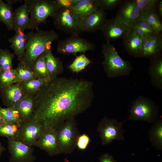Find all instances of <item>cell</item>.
Here are the masks:
<instances>
[{"label": "cell", "mask_w": 162, "mask_h": 162, "mask_svg": "<svg viewBox=\"0 0 162 162\" xmlns=\"http://www.w3.org/2000/svg\"><path fill=\"white\" fill-rule=\"evenodd\" d=\"M93 86L92 82L82 78L57 77L50 80L34 94L31 119L45 128L56 129L91 106L94 97Z\"/></svg>", "instance_id": "1"}, {"label": "cell", "mask_w": 162, "mask_h": 162, "mask_svg": "<svg viewBox=\"0 0 162 162\" xmlns=\"http://www.w3.org/2000/svg\"><path fill=\"white\" fill-rule=\"evenodd\" d=\"M28 38L25 56L21 60L32 68L36 58L47 50L51 49L52 42L58 40V34L54 30H33L27 34Z\"/></svg>", "instance_id": "2"}, {"label": "cell", "mask_w": 162, "mask_h": 162, "mask_svg": "<svg viewBox=\"0 0 162 162\" xmlns=\"http://www.w3.org/2000/svg\"><path fill=\"white\" fill-rule=\"evenodd\" d=\"M102 47L104 58L102 64L106 76L112 78L129 75L133 69L130 62L123 60L110 42L104 44Z\"/></svg>", "instance_id": "3"}, {"label": "cell", "mask_w": 162, "mask_h": 162, "mask_svg": "<svg viewBox=\"0 0 162 162\" xmlns=\"http://www.w3.org/2000/svg\"><path fill=\"white\" fill-rule=\"evenodd\" d=\"M30 15L29 29L39 30L41 24H45L48 17L53 18L61 7L56 0H28Z\"/></svg>", "instance_id": "4"}, {"label": "cell", "mask_w": 162, "mask_h": 162, "mask_svg": "<svg viewBox=\"0 0 162 162\" xmlns=\"http://www.w3.org/2000/svg\"><path fill=\"white\" fill-rule=\"evenodd\" d=\"M60 154L72 153L76 147L80 134L75 118L68 119L56 128Z\"/></svg>", "instance_id": "5"}, {"label": "cell", "mask_w": 162, "mask_h": 162, "mask_svg": "<svg viewBox=\"0 0 162 162\" xmlns=\"http://www.w3.org/2000/svg\"><path fill=\"white\" fill-rule=\"evenodd\" d=\"M129 112L128 119L145 121L151 123L157 118L159 111L158 107L153 101L141 95L133 102Z\"/></svg>", "instance_id": "6"}, {"label": "cell", "mask_w": 162, "mask_h": 162, "mask_svg": "<svg viewBox=\"0 0 162 162\" xmlns=\"http://www.w3.org/2000/svg\"><path fill=\"white\" fill-rule=\"evenodd\" d=\"M53 18L56 28L64 33L79 35L82 32V19L70 8L61 7Z\"/></svg>", "instance_id": "7"}, {"label": "cell", "mask_w": 162, "mask_h": 162, "mask_svg": "<svg viewBox=\"0 0 162 162\" xmlns=\"http://www.w3.org/2000/svg\"><path fill=\"white\" fill-rule=\"evenodd\" d=\"M94 44L80 38L79 35H73L63 40H59L56 48L57 52L64 55H76L77 53L83 54L95 49Z\"/></svg>", "instance_id": "8"}, {"label": "cell", "mask_w": 162, "mask_h": 162, "mask_svg": "<svg viewBox=\"0 0 162 162\" xmlns=\"http://www.w3.org/2000/svg\"><path fill=\"white\" fill-rule=\"evenodd\" d=\"M124 122H118L114 119L104 117L99 123L97 130L100 133L102 144H109L114 140L124 139L123 135L122 124Z\"/></svg>", "instance_id": "9"}, {"label": "cell", "mask_w": 162, "mask_h": 162, "mask_svg": "<svg viewBox=\"0 0 162 162\" xmlns=\"http://www.w3.org/2000/svg\"><path fill=\"white\" fill-rule=\"evenodd\" d=\"M116 17L122 24L132 29L140 20L142 14L133 0L122 1Z\"/></svg>", "instance_id": "10"}, {"label": "cell", "mask_w": 162, "mask_h": 162, "mask_svg": "<svg viewBox=\"0 0 162 162\" xmlns=\"http://www.w3.org/2000/svg\"><path fill=\"white\" fill-rule=\"evenodd\" d=\"M9 162H34L36 159L32 146L13 138H7Z\"/></svg>", "instance_id": "11"}, {"label": "cell", "mask_w": 162, "mask_h": 162, "mask_svg": "<svg viewBox=\"0 0 162 162\" xmlns=\"http://www.w3.org/2000/svg\"><path fill=\"white\" fill-rule=\"evenodd\" d=\"M45 129L41 124L32 119L22 122L16 140L28 146H34Z\"/></svg>", "instance_id": "12"}, {"label": "cell", "mask_w": 162, "mask_h": 162, "mask_svg": "<svg viewBox=\"0 0 162 162\" xmlns=\"http://www.w3.org/2000/svg\"><path fill=\"white\" fill-rule=\"evenodd\" d=\"M132 30L122 24L115 17L107 19L100 30L106 42H110L118 39H125Z\"/></svg>", "instance_id": "13"}, {"label": "cell", "mask_w": 162, "mask_h": 162, "mask_svg": "<svg viewBox=\"0 0 162 162\" xmlns=\"http://www.w3.org/2000/svg\"><path fill=\"white\" fill-rule=\"evenodd\" d=\"M34 146L45 151L50 156L60 154L56 129L45 128Z\"/></svg>", "instance_id": "14"}, {"label": "cell", "mask_w": 162, "mask_h": 162, "mask_svg": "<svg viewBox=\"0 0 162 162\" xmlns=\"http://www.w3.org/2000/svg\"><path fill=\"white\" fill-rule=\"evenodd\" d=\"M106 19V12L99 8L82 19V32H95L100 30Z\"/></svg>", "instance_id": "15"}, {"label": "cell", "mask_w": 162, "mask_h": 162, "mask_svg": "<svg viewBox=\"0 0 162 162\" xmlns=\"http://www.w3.org/2000/svg\"><path fill=\"white\" fill-rule=\"evenodd\" d=\"M0 96L5 106L13 109L16 104L24 96L20 82L8 87L0 88Z\"/></svg>", "instance_id": "16"}, {"label": "cell", "mask_w": 162, "mask_h": 162, "mask_svg": "<svg viewBox=\"0 0 162 162\" xmlns=\"http://www.w3.org/2000/svg\"><path fill=\"white\" fill-rule=\"evenodd\" d=\"M148 74L151 83L155 88L162 89V56L160 52L150 58Z\"/></svg>", "instance_id": "17"}, {"label": "cell", "mask_w": 162, "mask_h": 162, "mask_svg": "<svg viewBox=\"0 0 162 162\" xmlns=\"http://www.w3.org/2000/svg\"><path fill=\"white\" fill-rule=\"evenodd\" d=\"M145 40L132 29L130 34L123 39V44L130 55L135 58L142 57L143 44Z\"/></svg>", "instance_id": "18"}, {"label": "cell", "mask_w": 162, "mask_h": 162, "mask_svg": "<svg viewBox=\"0 0 162 162\" xmlns=\"http://www.w3.org/2000/svg\"><path fill=\"white\" fill-rule=\"evenodd\" d=\"M34 95L24 96L15 105L14 109L18 113L22 122L31 119L35 106Z\"/></svg>", "instance_id": "19"}, {"label": "cell", "mask_w": 162, "mask_h": 162, "mask_svg": "<svg viewBox=\"0 0 162 162\" xmlns=\"http://www.w3.org/2000/svg\"><path fill=\"white\" fill-rule=\"evenodd\" d=\"M15 31V34L10 38L8 41L14 54L17 56L18 60L20 61L22 59L25 54L28 38L24 31L20 29Z\"/></svg>", "instance_id": "20"}, {"label": "cell", "mask_w": 162, "mask_h": 162, "mask_svg": "<svg viewBox=\"0 0 162 162\" xmlns=\"http://www.w3.org/2000/svg\"><path fill=\"white\" fill-rule=\"evenodd\" d=\"M28 0L24 4L15 9L13 22L14 30L20 29L24 31L29 29L30 18Z\"/></svg>", "instance_id": "21"}, {"label": "cell", "mask_w": 162, "mask_h": 162, "mask_svg": "<svg viewBox=\"0 0 162 162\" xmlns=\"http://www.w3.org/2000/svg\"><path fill=\"white\" fill-rule=\"evenodd\" d=\"M162 50V34L157 33L145 39L142 47V57L150 58Z\"/></svg>", "instance_id": "22"}, {"label": "cell", "mask_w": 162, "mask_h": 162, "mask_svg": "<svg viewBox=\"0 0 162 162\" xmlns=\"http://www.w3.org/2000/svg\"><path fill=\"white\" fill-rule=\"evenodd\" d=\"M46 60L47 70L50 80L55 79L64 71L62 62L58 58L55 57L51 49L45 52Z\"/></svg>", "instance_id": "23"}, {"label": "cell", "mask_w": 162, "mask_h": 162, "mask_svg": "<svg viewBox=\"0 0 162 162\" xmlns=\"http://www.w3.org/2000/svg\"><path fill=\"white\" fill-rule=\"evenodd\" d=\"M99 8L96 0H80L70 8L82 19Z\"/></svg>", "instance_id": "24"}, {"label": "cell", "mask_w": 162, "mask_h": 162, "mask_svg": "<svg viewBox=\"0 0 162 162\" xmlns=\"http://www.w3.org/2000/svg\"><path fill=\"white\" fill-rule=\"evenodd\" d=\"M14 17L12 5L0 0V22L4 24L8 30H14Z\"/></svg>", "instance_id": "25"}, {"label": "cell", "mask_w": 162, "mask_h": 162, "mask_svg": "<svg viewBox=\"0 0 162 162\" xmlns=\"http://www.w3.org/2000/svg\"><path fill=\"white\" fill-rule=\"evenodd\" d=\"M156 8L142 14L139 20L146 22L156 33H161L162 23Z\"/></svg>", "instance_id": "26"}, {"label": "cell", "mask_w": 162, "mask_h": 162, "mask_svg": "<svg viewBox=\"0 0 162 162\" xmlns=\"http://www.w3.org/2000/svg\"><path fill=\"white\" fill-rule=\"evenodd\" d=\"M32 68L37 79H50L46 64L45 52L36 58L33 64Z\"/></svg>", "instance_id": "27"}, {"label": "cell", "mask_w": 162, "mask_h": 162, "mask_svg": "<svg viewBox=\"0 0 162 162\" xmlns=\"http://www.w3.org/2000/svg\"><path fill=\"white\" fill-rule=\"evenodd\" d=\"M50 80V79H36L20 82L22 92L25 96L35 94Z\"/></svg>", "instance_id": "28"}, {"label": "cell", "mask_w": 162, "mask_h": 162, "mask_svg": "<svg viewBox=\"0 0 162 162\" xmlns=\"http://www.w3.org/2000/svg\"><path fill=\"white\" fill-rule=\"evenodd\" d=\"M16 76V83L26 82L37 79L32 68L21 61L14 69Z\"/></svg>", "instance_id": "29"}, {"label": "cell", "mask_w": 162, "mask_h": 162, "mask_svg": "<svg viewBox=\"0 0 162 162\" xmlns=\"http://www.w3.org/2000/svg\"><path fill=\"white\" fill-rule=\"evenodd\" d=\"M149 131V138L152 145L158 149L162 147V122L161 119L154 122Z\"/></svg>", "instance_id": "30"}, {"label": "cell", "mask_w": 162, "mask_h": 162, "mask_svg": "<svg viewBox=\"0 0 162 162\" xmlns=\"http://www.w3.org/2000/svg\"><path fill=\"white\" fill-rule=\"evenodd\" d=\"M20 125L5 122L0 128V136L16 140L19 135Z\"/></svg>", "instance_id": "31"}, {"label": "cell", "mask_w": 162, "mask_h": 162, "mask_svg": "<svg viewBox=\"0 0 162 162\" xmlns=\"http://www.w3.org/2000/svg\"><path fill=\"white\" fill-rule=\"evenodd\" d=\"M14 55L8 49L1 48L0 50V71L14 69L12 61L15 57Z\"/></svg>", "instance_id": "32"}, {"label": "cell", "mask_w": 162, "mask_h": 162, "mask_svg": "<svg viewBox=\"0 0 162 162\" xmlns=\"http://www.w3.org/2000/svg\"><path fill=\"white\" fill-rule=\"evenodd\" d=\"M0 113L5 122L19 125L22 122L18 112L13 108L0 106Z\"/></svg>", "instance_id": "33"}, {"label": "cell", "mask_w": 162, "mask_h": 162, "mask_svg": "<svg viewBox=\"0 0 162 162\" xmlns=\"http://www.w3.org/2000/svg\"><path fill=\"white\" fill-rule=\"evenodd\" d=\"M16 83V76L14 69L0 71V88L10 86Z\"/></svg>", "instance_id": "34"}, {"label": "cell", "mask_w": 162, "mask_h": 162, "mask_svg": "<svg viewBox=\"0 0 162 162\" xmlns=\"http://www.w3.org/2000/svg\"><path fill=\"white\" fill-rule=\"evenodd\" d=\"M91 62L89 59L83 54L76 56L68 68L73 72L78 73L84 69Z\"/></svg>", "instance_id": "35"}, {"label": "cell", "mask_w": 162, "mask_h": 162, "mask_svg": "<svg viewBox=\"0 0 162 162\" xmlns=\"http://www.w3.org/2000/svg\"><path fill=\"white\" fill-rule=\"evenodd\" d=\"M142 14L156 7L159 0H133Z\"/></svg>", "instance_id": "36"}, {"label": "cell", "mask_w": 162, "mask_h": 162, "mask_svg": "<svg viewBox=\"0 0 162 162\" xmlns=\"http://www.w3.org/2000/svg\"><path fill=\"white\" fill-rule=\"evenodd\" d=\"M122 1L121 0H96V2L99 8L105 10L113 9L119 5Z\"/></svg>", "instance_id": "37"}, {"label": "cell", "mask_w": 162, "mask_h": 162, "mask_svg": "<svg viewBox=\"0 0 162 162\" xmlns=\"http://www.w3.org/2000/svg\"><path fill=\"white\" fill-rule=\"evenodd\" d=\"M90 141L89 137L85 134H80L76 142V147L80 150H85L88 147Z\"/></svg>", "instance_id": "38"}, {"label": "cell", "mask_w": 162, "mask_h": 162, "mask_svg": "<svg viewBox=\"0 0 162 162\" xmlns=\"http://www.w3.org/2000/svg\"><path fill=\"white\" fill-rule=\"evenodd\" d=\"M146 32L150 36L157 33L146 22L139 20L136 24Z\"/></svg>", "instance_id": "39"}, {"label": "cell", "mask_w": 162, "mask_h": 162, "mask_svg": "<svg viewBox=\"0 0 162 162\" xmlns=\"http://www.w3.org/2000/svg\"><path fill=\"white\" fill-rule=\"evenodd\" d=\"M80 0H56L61 7L70 8L73 5L77 3Z\"/></svg>", "instance_id": "40"}, {"label": "cell", "mask_w": 162, "mask_h": 162, "mask_svg": "<svg viewBox=\"0 0 162 162\" xmlns=\"http://www.w3.org/2000/svg\"><path fill=\"white\" fill-rule=\"evenodd\" d=\"M132 29L139 36L145 39L150 36L146 32L137 25L134 26Z\"/></svg>", "instance_id": "41"}, {"label": "cell", "mask_w": 162, "mask_h": 162, "mask_svg": "<svg viewBox=\"0 0 162 162\" xmlns=\"http://www.w3.org/2000/svg\"><path fill=\"white\" fill-rule=\"evenodd\" d=\"M100 162H117L114 160L112 155L107 153H105L102 155L99 158Z\"/></svg>", "instance_id": "42"}, {"label": "cell", "mask_w": 162, "mask_h": 162, "mask_svg": "<svg viewBox=\"0 0 162 162\" xmlns=\"http://www.w3.org/2000/svg\"><path fill=\"white\" fill-rule=\"evenodd\" d=\"M156 6L157 9L156 10L160 17L162 16V0H159Z\"/></svg>", "instance_id": "43"}, {"label": "cell", "mask_w": 162, "mask_h": 162, "mask_svg": "<svg viewBox=\"0 0 162 162\" xmlns=\"http://www.w3.org/2000/svg\"><path fill=\"white\" fill-rule=\"evenodd\" d=\"M7 3H9L10 4L12 5V4H16L17 2H22V0H6Z\"/></svg>", "instance_id": "44"}, {"label": "cell", "mask_w": 162, "mask_h": 162, "mask_svg": "<svg viewBox=\"0 0 162 162\" xmlns=\"http://www.w3.org/2000/svg\"><path fill=\"white\" fill-rule=\"evenodd\" d=\"M6 150L4 147L3 146L0 142V157L1 156L2 153Z\"/></svg>", "instance_id": "45"}, {"label": "cell", "mask_w": 162, "mask_h": 162, "mask_svg": "<svg viewBox=\"0 0 162 162\" xmlns=\"http://www.w3.org/2000/svg\"><path fill=\"white\" fill-rule=\"evenodd\" d=\"M4 122H5L2 117L1 114L0 113V128L3 125Z\"/></svg>", "instance_id": "46"}, {"label": "cell", "mask_w": 162, "mask_h": 162, "mask_svg": "<svg viewBox=\"0 0 162 162\" xmlns=\"http://www.w3.org/2000/svg\"><path fill=\"white\" fill-rule=\"evenodd\" d=\"M1 33L0 32V41H1ZM1 46L0 45V50H1Z\"/></svg>", "instance_id": "47"}]
</instances>
